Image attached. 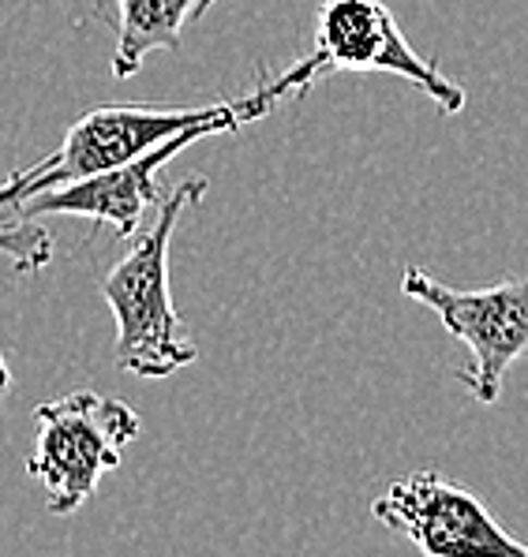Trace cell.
I'll return each mask as SVG.
<instances>
[{"mask_svg": "<svg viewBox=\"0 0 528 557\" xmlns=\"http://www.w3.org/2000/svg\"><path fill=\"white\" fill-rule=\"evenodd\" d=\"M319 75V60L308 53L288 72L262 79L251 94L214 101V106H98L67 127L64 139L57 143V150L49 158H41L30 169H15L0 184V210H8L20 199H30L38 191H49V187L124 165V161L155 150L169 135L192 132V127H202L210 135L236 132V127L262 120L270 109H278V101L308 94Z\"/></svg>", "mask_w": 528, "mask_h": 557, "instance_id": "cell-1", "label": "cell"}, {"mask_svg": "<svg viewBox=\"0 0 528 557\" xmlns=\"http://www.w3.org/2000/svg\"><path fill=\"white\" fill-rule=\"evenodd\" d=\"M202 195H207V180L195 176L158 199L155 225L135 236L124 259L101 281V296L116 319L113 359L135 379H169L199 359V348L184 333L169 293V244L184 210Z\"/></svg>", "mask_w": 528, "mask_h": 557, "instance_id": "cell-2", "label": "cell"}, {"mask_svg": "<svg viewBox=\"0 0 528 557\" xmlns=\"http://www.w3.org/2000/svg\"><path fill=\"white\" fill-rule=\"evenodd\" d=\"M38 445L27 460V475L46 486V509L67 517L87 505L109 471L121 468L124 445L139 438V416L116 397L75 389L61 400L34 408Z\"/></svg>", "mask_w": 528, "mask_h": 557, "instance_id": "cell-3", "label": "cell"}, {"mask_svg": "<svg viewBox=\"0 0 528 557\" xmlns=\"http://www.w3.org/2000/svg\"><path fill=\"white\" fill-rule=\"evenodd\" d=\"M402 293L431 307L439 322L472 352V363L457 371V382L480 405L502 397L509 367L528 356V277H509L488 288H450L435 273L408 265Z\"/></svg>", "mask_w": 528, "mask_h": 557, "instance_id": "cell-4", "label": "cell"}, {"mask_svg": "<svg viewBox=\"0 0 528 557\" xmlns=\"http://www.w3.org/2000/svg\"><path fill=\"white\" fill-rule=\"evenodd\" d=\"M311 57L319 60V72H382L413 83L435 101L442 116H457L468 106L462 83L446 79L439 64L416 53L382 0H319Z\"/></svg>", "mask_w": 528, "mask_h": 557, "instance_id": "cell-5", "label": "cell"}, {"mask_svg": "<svg viewBox=\"0 0 528 557\" xmlns=\"http://www.w3.org/2000/svg\"><path fill=\"white\" fill-rule=\"evenodd\" d=\"M371 517L431 557H528V543L509 535L472 491L450 483L435 468L408 471L405 479L390 483L382 498L371 502Z\"/></svg>", "mask_w": 528, "mask_h": 557, "instance_id": "cell-6", "label": "cell"}, {"mask_svg": "<svg viewBox=\"0 0 528 557\" xmlns=\"http://www.w3.org/2000/svg\"><path fill=\"white\" fill-rule=\"evenodd\" d=\"M199 139H210V132L192 127V132L169 135L155 150L139 153V158L124 161V165L94 173L87 180H72V184H61V187H49V191H38V195H30V199H20L15 202V213H20V218L67 213V218L98 221V225L113 228L116 236H135L143 225L147 206H158L161 199V187H158L161 169Z\"/></svg>", "mask_w": 528, "mask_h": 557, "instance_id": "cell-7", "label": "cell"}, {"mask_svg": "<svg viewBox=\"0 0 528 557\" xmlns=\"http://www.w3.org/2000/svg\"><path fill=\"white\" fill-rule=\"evenodd\" d=\"M116 49L113 79H132L155 49H181L184 27L207 15L218 0H116Z\"/></svg>", "mask_w": 528, "mask_h": 557, "instance_id": "cell-8", "label": "cell"}, {"mask_svg": "<svg viewBox=\"0 0 528 557\" xmlns=\"http://www.w3.org/2000/svg\"><path fill=\"white\" fill-rule=\"evenodd\" d=\"M0 255L12 259L15 273H34L53 262L57 244L46 228L30 225V218H23V221H12V225H0Z\"/></svg>", "mask_w": 528, "mask_h": 557, "instance_id": "cell-9", "label": "cell"}, {"mask_svg": "<svg viewBox=\"0 0 528 557\" xmlns=\"http://www.w3.org/2000/svg\"><path fill=\"white\" fill-rule=\"evenodd\" d=\"M8 385H12V371H8V363H4V352H0V400H4Z\"/></svg>", "mask_w": 528, "mask_h": 557, "instance_id": "cell-10", "label": "cell"}]
</instances>
